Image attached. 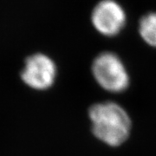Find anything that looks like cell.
I'll list each match as a JSON object with an SVG mask.
<instances>
[{
	"mask_svg": "<svg viewBox=\"0 0 156 156\" xmlns=\"http://www.w3.org/2000/svg\"><path fill=\"white\" fill-rule=\"evenodd\" d=\"M92 132L97 139L112 147L122 145L131 131V120L119 104L105 101L90 107L89 111Z\"/></svg>",
	"mask_w": 156,
	"mask_h": 156,
	"instance_id": "6da1fadb",
	"label": "cell"
},
{
	"mask_svg": "<svg viewBox=\"0 0 156 156\" xmlns=\"http://www.w3.org/2000/svg\"><path fill=\"white\" fill-rule=\"evenodd\" d=\"M92 73L97 83L112 93H121L128 89L129 76L121 58L105 51L99 54L92 63Z\"/></svg>",
	"mask_w": 156,
	"mask_h": 156,
	"instance_id": "7a4b0ae2",
	"label": "cell"
},
{
	"mask_svg": "<svg viewBox=\"0 0 156 156\" xmlns=\"http://www.w3.org/2000/svg\"><path fill=\"white\" fill-rule=\"evenodd\" d=\"M56 66L50 56L37 53L28 56L21 71L23 83L35 90H46L54 84Z\"/></svg>",
	"mask_w": 156,
	"mask_h": 156,
	"instance_id": "3957f363",
	"label": "cell"
},
{
	"mask_svg": "<svg viewBox=\"0 0 156 156\" xmlns=\"http://www.w3.org/2000/svg\"><path fill=\"white\" fill-rule=\"evenodd\" d=\"M127 22V14L115 0H101L91 12L94 28L105 37H115L122 30Z\"/></svg>",
	"mask_w": 156,
	"mask_h": 156,
	"instance_id": "277c9868",
	"label": "cell"
},
{
	"mask_svg": "<svg viewBox=\"0 0 156 156\" xmlns=\"http://www.w3.org/2000/svg\"><path fill=\"white\" fill-rule=\"evenodd\" d=\"M139 33L146 44L156 48V11H151L141 17Z\"/></svg>",
	"mask_w": 156,
	"mask_h": 156,
	"instance_id": "5b68a950",
	"label": "cell"
}]
</instances>
